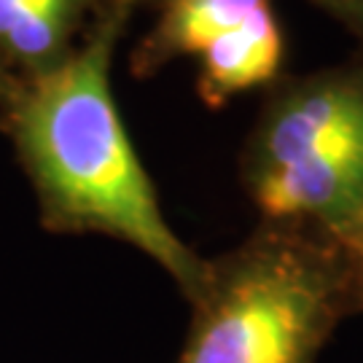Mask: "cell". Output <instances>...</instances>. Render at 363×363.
I'll return each instance as SVG.
<instances>
[{"label":"cell","mask_w":363,"mask_h":363,"mask_svg":"<svg viewBox=\"0 0 363 363\" xmlns=\"http://www.w3.org/2000/svg\"><path fill=\"white\" fill-rule=\"evenodd\" d=\"M127 16L130 3L118 0L78 52L40 70L13 113L16 143L52 229L100 232L130 242L191 301L208 261L164 218L111 89L113 49Z\"/></svg>","instance_id":"6da1fadb"},{"label":"cell","mask_w":363,"mask_h":363,"mask_svg":"<svg viewBox=\"0 0 363 363\" xmlns=\"http://www.w3.org/2000/svg\"><path fill=\"white\" fill-rule=\"evenodd\" d=\"M261 223L342 245L363 223V60L286 81L261 108L242 156Z\"/></svg>","instance_id":"3957f363"},{"label":"cell","mask_w":363,"mask_h":363,"mask_svg":"<svg viewBox=\"0 0 363 363\" xmlns=\"http://www.w3.org/2000/svg\"><path fill=\"white\" fill-rule=\"evenodd\" d=\"M264 6H269V0H169L145 40L140 65L151 70L175 57L205 52L213 40L242 25Z\"/></svg>","instance_id":"5b68a950"},{"label":"cell","mask_w":363,"mask_h":363,"mask_svg":"<svg viewBox=\"0 0 363 363\" xmlns=\"http://www.w3.org/2000/svg\"><path fill=\"white\" fill-rule=\"evenodd\" d=\"M86 0H0V46L16 60L57 65Z\"/></svg>","instance_id":"8992f818"},{"label":"cell","mask_w":363,"mask_h":363,"mask_svg":"<svg viewBox=\"0 0 363 363\" xmlns=\"http://www.w3.org/2000/svg\"><path fill=\"white\" fill-rule=\"evenodd\" d=\"M286 38L269 3L199 52L202 103L208 108H223L237 94L269 84L280 76Z\"/></svg>","instance_id":"277c9868"},{"label":"cell","mask_w":363,"mask_h":363,"mask_svg":"<svg viewBox=\"0 0 363 363\" xmlns=\"http://www.w3.org/2000/svg\"><path fill=\"white\" fill-rule=\"evenodd\" d=\"M339 247H342L347 267H350L352 291H355V312H358L363 310V223L358 226V232L347 237Z\"/></svg>","instance_id":"ba28073f"},{"label":"cell","mask_w":363,"mask_h":363,"mask_svg":"<svg viewBox=\"0 0 363 363\" xmlns=\"http://www.w3.org/2000/svg\"><path fill=\"white\" fill-rule=\"evenodd\" d=\"M181 363H315L334 325L355 312L342 247L298 226L261 223L208 261Z\"/></svg>","instance_id":"7a4b0ae2"},{"label":"cell","mask_w":363,"mask_h":363,"mask_svg":"<svg viewBox=\"0 0 363 363\" xmlns=\"http://www.w3.org/2000/svg\"><path fill=\"white\" fill-rule=\"evenodd\" d=\"M363 43V0H310Z\"/></svg>","instance_id":"52a82bcc"}]
</instances>
